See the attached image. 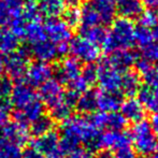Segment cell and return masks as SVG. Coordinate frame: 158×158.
Segmentation results:
<instances>
[{"mask_svg": "<svg viewBox=\"0 0 158 158\" xmlns=\"http://www.w3.org/2000/svg\"><path fill=\"white\" fill-rule=\"evenodd\" d=\"M99 130L92 123L89 116L75 115L63 122L59 135V148L64 154L72 152L81 143L87 146L88 151H95V143Z\"/></svg>", "mask_w": 158, "mask_h": 158, "instance_id": "1", "label": "cell"}, {"mask_svg": "<svg viewBox=\"0 0 158 158\" xmlns=\"http://www.w3.org/2000/svg\"><path fill=\"white\" fill-rule=\"evenodd\" d=\"M135 27L130 19L119 17L113 21L111 29L106 32L102 42L103 50L106 53H112L117 50L130 48L135 43Z\"/></svg>", "mask_w": 158, "mask_h": 158, "instance_id": "2", "label": "cell"}, {"mask_svg": "<svg viewBox=\"0 0 158 158\" xmlns=\"http://www.w3.org/2000/svg\"><path fill=\"white\" fill-rule=\"evenodd\" d=\"M131 142L135 150L142 155H151L158 150V135L154 132L148 122L142 121L135 123L131 128Z\"/></svg>", "mask_w": 158, "mask_h": 158, "instance_id": "3", "label": "cell"}, {"mask_svg": "<svg viewBox=\"0 0 158 158\" xmlns=\"http://www.w3.org/2000/svg\"><path fill=\"white\" fill-rule=\"evenodd\" d=\"M69 52L79 61L85 64H93L100 57V48L98 44L84 37H75L70 40Z\"/></svg>", "mask_w": 158, "mask_h": 158, "instance_id": "4", "label": "cell"}, {"mask_svg": "<svg viewBox=\"0 0 158 158\" xmlns=\"http://www.w3.org/2000/svg\"><path fill=\"white\" fill-rule=\"evenodd\" d=\"M97 68V82L102 90L121 93L122 71L117 70L110 64L108 59L102 60Z\"/></svg>", "mask_w": 158, "mask_h": 158, "instance_id": "5", "label": "cell"}, {"mask_svg": "<svg viewBox=\"0 0 158 158\" xmlns=\"http://www.w3.org/2000/svg\"><path fill=\"white\" fill-rule=\"evenodd\" d=\"M131 138L130 135L125 131L109 130L103 133H99L95 144V151L99 150H114L130 146Z\"/></svg>", "mask_w": 158, "mask_h": 158, "instance_id": "6", "label": "cell"}, {"mask_svg": "<svg viewBox=\"0 0 158 158\" xmlns=\"http://www.w3.org/2000/svg\"><path fill=\"white\" fill-rule=\"evenodd\" d=\"M30 53L26 48L16 50L6 57V67L4 70L8 72L11 79L19 80L24 77L26 69L28 67V57Z\"/></svg>", "mask_w": 158, "mask_h": 158, "instance_id": "7", "label": "cell"}, {"mask_svg": "<svg viewBox=\"0 0 158 158\" xmlns=\"http://www.w3.org/2000/svg\"><path fill=\"white\" fill-rule=\"evenodd\" d=\"M53 68L48 63L37 60L28 64L24 74L26 83L31 87H39L40 85L52 77Z\"/></svg>", "mask_w": 158, "mask_h": 158, "instance_id": "8", "label": "cell"}, {"mask_svg": "<svg viewBox=\"0 0 158 158\" xmlns=\"http://www.w3.org/2000/svg\"><path fill=\"white\" fill-rule=\"evenodd\" d=\"M43 26L46 38L54 43H69V41L72 39L71 27L64 23V19H59L58 17L48 19Z\"/></svg>", "mask_w": 158, "mask_h": 158, "instance_id": "9", "label": "cell"}, {"mask_svg": "<svg viewBox=\"0 0 158 158\" xmlns=\"http://www.w3.org/2000/svg\"><path fill=\"white\" fill-rule=\"evenodd\" d=\"M38 97L39 96L35 94L31 86L28 85L26 82H19L16 85L13 86L9 101L11 106L16 109V111H21Z\"/></svg>", "mask_w": 158, "mask_h": 158, "instance_id": "10", "label": "cell"}, {"mask_svg": "<svg viewBox=\"0 0 158 158\" xmlns=\"http://www.w3.org/2000/svg\"><path fill=\"white\" fill-rule=\"evenodd\" d=\"M39 98L48 109L56 104L63 98V84L57 79H48L39 86Z\"/></svg>", "mask_w": 158, "mask_h": 158, "instance_id": "11", "label": "cell"}, {"mask_svg": "<svg viewBox=\"0 0 158 158\" xmlns=\"http://www.w3.org/2000/svg\"><path fill=\"white\" fill-rule=\"evenodd\" d=\"M29 53L38 60L45 61V63H51L60 57L58 52V45L48 39H44L32 43Z\"/></svg>", "mask_w": 158, "mask_h": 158, "instance_id": "12", "label": "cell"}, {"mask_svg": "<svg viewBox=\"0 0 158 158\" xmlns=\"http://www.w3.org/2000/svg\"><path fill=\"white\" fill-rule=\"evenodd\" d=\"M0 135L23 146L29 138L28 126L27 124L14 119L11 123H6V125L0 129Z\"/></svg>", "mask_w": 158, "mask_h": 158, "instance_id": "13", "label": "cell"}, {"mask_svg": "<svg viewBox=\"0 0 158 158\" xmlns=\"http://www.w3.org/2000/svg\"><path fill=\"white\" fill-rule=\"evenodd\" d=\"M82 72L81 64L74 57L64 58L56 69V77L60 84H69Z\"/></svg>", "mask_w": 158, "mask_h": 158, "instance_id": "14", "label": "cell"}, {"mask_svg": "<svg viewBox=\"0 0 158 158\" xmlns=\"http://www.w3.org/2000/svg\"><path fill=\"white\" fill-rule=\"evenodd\" d=\"M31 148L46 156L59 148V135L56 131L51 130L44 135H38L31 142Z\"/></svg>", "mask_w": 158, "mask_h": 158, "instance_id": "15", "label": "cell"}, {"mask_svg": "<svg viewBox=\"0 0 158 158\" xmlns=\"http://www.w3.org/2000/svg\"><path fill=\"white\" fill-rule=\"evenodd\" d=\"M121 93L116 92H106V90H100L97 92V104L100 111L106 113L116 112L121 109V104L123 102Z\"/></svg>", "mask_w": 158, "mask_h": 158, "instance_id": "16", "label": "cell"}, {"mask_svg": "<svg viewBox=\"0 0 158 158\" xmlns=\"http://www.w3.org/2000/svg\"><path fill=\"white\" fill-rule=\"evenodd\" d=\"M121 111L123 116L127 121H130L132 123H137L142 119H144L145 116V109L142 106V103L137 98L129 97L125 101L122 102Z\"/></svg>", "mask_w": 158, "mask_h": 158, "instance_id": "17", "label": "cell"}, {"mask_svg": "<svg viewBox=\"0 0 158 158\" xmlns=\"http://www.w3.org/2000/svg\"><path fill=\"white\" fill-rule=\"evenodd\" d=\"M44 113V104L38 97L32 102H30L28 106H26L21 111H16L14 114L15 121L22 122V123H32L40 116H42Z\"/></svg>", "mask_w": 158, "mask_h": 158, "instance_id": "18", "label": "cell"}, {"mask_svg": "<svg viewBox=\"0 0 158 158\" xmlns=\"http://www.w3.org/2000/svg\"><path fill=\"white\" fill-rule=\"evenodd\" d=\"M111 57L108 59L110 61V64L113 67L117 69V70L125 72L128 70L130 67H132L133 64H135L138 60V57L132 51H130L129 48L126 50H117L111 53Z\"/></svg>", "mask_w": 158, "mask_h": 158, "instance_id": "19", "label": "cell"}, {"mask_svg": "<svg viewBox=\"0 0 158 158\" xmlns=\"http://www.w3.org/2000/svg\"><path fill=\"white\" fill-rule=\"evenodd\" d=\"M90 3L99 15L101 24H110L115 19L117 13L115 0H92Z\"/></svg>", "mask_w": 158, "mask_h": 158, "instance_id": "20", "label": "cell"}, {"mask_svg": "<svg viewBox=\"0 0 158 158\" xmlns=\"http://www.w3.org/2000/svg\"><path fill=\"white\" fill-rule=\"evenodd\" d=\"M22 0H0V25L10 24L21 15Z\"/></svg>", "mask_w": 158, "mask_h": 158, "instance_id": "21", "label": "cell"}, {"mask_svg": "<svg viewBox=\"0 0 158 158\" xmlns=\"http://www.w3.org/2000/svg\"><path fill=\"white\" fill-rule=\"evenodd\" d=\"M138 100L145 110L153 113L158 112V88L151 85L141 86L138 92Z\"/></svg>", "mask_w": 158, "mask_h": 158, "instance_id": "22", "label": "cell"}, {"mask_svg": "<svg viewBox=\"0 0 158 158\" xmlns=\"http://www.w3.org/2000/svg\"><path fill=\"white\" fill-rule=\"evenodd\" d=\"M140 87H141V80L138 72L127 70L125 73H123L121 89H119L122 95H125L127 97H133L138 94Z\"/></svg>", "mask_w": 158, "mask_h": 158, "instance_id": "23", "label": "cell"}, {"mask_svg": "<svg viewBox=\"0 0 158 158\" xmlns=\"http://www.w3.org/2000/svg\"><path fill=\"white\" fill-rule=\"evenodd\" d=\"M37 3L40 14L48 19H57L66 11L64 0H39Z\"/></svg>", "mask_w": 158, "mask_h": 158, "instance_id": "24", "label": "cell"}, {"mask_svg": "<svg viewBox=\"0 0 158 158\" xmlns=\"http://www.w3.org/2000/svg\"><path fill=\"white\" fill-rule=\"evenodd\" d=\"M19 38L10 28L2 26L0 27V53L9 55L19 50Z\"/></svg>", "mask_w": 158, "mask_h": 158, "instance_id": "25", "label": "cell"}, {"mask_svg": "<svg viewBox=\"0 0 158 158\" xmlns=\"http://www.w3.org/2000/svg\"><path fill=\"white\" fill-rule=\"evenodd\" d=\"M116 11L126 19H135L143 12V6L140 0H115Z\"/></svg>", "mask_w": 158, "mask_h": 158, "instance_id": "26", "label": "cell"}, {"mask_svg": "<svg viewBox=\"0 0 158 158\" xmlns=\"http://www.w3.org/2000/svg\"><path fill=\"white\" fill-rule=\"evenodd\" d=\"M77 110L83 114H92L98 109L97 104V92L96 90H86L82 93L77 102Z\"/></svg>", "mask_w": 158, "mask_h": 158, "instance_id": "27", "label": "cell"}, {"mask_svg": "<svg viewBox=\"0 0 158 158\" xmlns=\"http://www.w3.org/2000/svg\"><path fill=\"white\" fill-rule=\"evenodd\" d=\"M80 15H81V17H80L81 28L101 25V21H100L99 15L96 12V10L94 9V6H92L90 1L83 4L82 9L80 10Z\"/></svg>", "mask_w": 158, "mask_h": 158, "instance_id": "28", "label": "cell"}, {"mask_svg": "<svg viewBox=\"0 0 158 158\" xmlns=\"http://www.w3.org/2000/svg\"><path fill=\"white\" fill-rule=\"evenodd\" d=\"M23 146L0 135V158H22Z\"/></svg>", "mask_w": 158, "mask_h": 158, "instance_id": "29", "label": "cell"}, {"mask_svg": "<svg viewBox=\"0 0 158 158\" xmlns=\"http://www.w3.org/2000/svg\"><path fill=\"white\" fill-rule=\"evenodd\" d=\"M24 39H26L30 44L35 43L41 40L48 39L44 31V26L40 23V21H32L28 22L26 25L25 35Z\"/></svg>", "mask_w": 158, "mask_h": 158, "instance_id": "30", "label": "cell"}, {"mask_svg": "<svg viewBox=\"0 0 158 158\" xmlns=\"http://www.w3.org/2000/svg\"><path fill=\"white\" fill-rule=\"evenodd\" d=\"M73 106H70L68 102H66L64 100V98H61L56 104H54L53 106L50 108V112L53 121H59L64 122L66 119H68L72 114Z\"/></svg>", "mask_w": 158, "mask_h": 158, "instance_id": "31", "label": "cell"}, {"mask_svg": "<svg viewBox=\"0 0 158 158\" xmlns=\"http://www.w3.org/2000/svg\"><path fill=\"white\" fill-rule=\"evenodd\" d=\"M53 127H54V121L52 119V117L48 115H42L31 123L30 132L35 137H38L53 130Z\"/></svg>", "mask_w": 158, "mask_h": 158, "instance_id": "32", "label": "cell"}, {"mask_svg": "<svg viewBox=\"0 0 158 158\" xmlns=\"http://www.w3.org/2000/svg\"><path fill=\"white\" fill-rule=\"evenodd\" d=\"M81 33L82 37H84L85 39L89 40V41L94 42L96 44H99L103 42L106 31L101 27V25H98L93 26V27L81 28Z\"/></svg>", "mask_w": 158, "mask_h": 158, "instance_id": "33", "label": "cell"}, {"mask_svg": "<svg viewBox=\"0 0 158 158\" xmlns=\"http://www.w3.org/2000/svg\"><path fill=\"white\" fill-rule=\"evenodd\" d=\"M127 119L123 116L122 113L116 112H111L108 113L106 116V128H108L109 130H115V131H121L127 125Z\"/></svg>", "mask_w": 158, "mask_h": 158, "instance_id": "34", "label": "cell"}, {"mask_svg": "<svg viewBox=\"0 0 158 158\" xmlns=\"http://www.w3.org/2000/svg\"><path fill=\"white\" fill-rule=\"evenodd\" d=\"M21 15L27 22L39 21L40 12L38 8V3L35 0H27L25 3L22 4Z\"/></svg>", "mask_w": 158, "mask_h": 158, "instance_id": "35", "label": "cell"}, {"mask_svg": "<svg viewBox=\"0 0 158 158\" xmlns=\"http://www.w3.org/2000/svg\"><path fill=\"white\" fill-rule=\"evenodd\" d=\"M141 51L143 59L151 64H158V42L154 40L151 43L142 46Z\"/></svg>", "mask_w": 158, "mask_h": 158, "instance_id": "36", "label": "cell"}, {"mask_svg": "<svg viewBox=\"0 0 158 158\" xmlns=\"http://www.w3.org/2000/svg\"><path fill=\"white\" fill-rule=\"evenodd\" d=\"M152 41H154V37H153V32L151 31V29L142 27V26H140L139 28H135V42L139 44L140 48L151 43Z\"/></svg>", "mask_w": 158, "mask_h": 158, "instance_id": "37", "label": "cell"}, {"mask_svg": "<svg viewBox=\"0 0 158 158\" xmlns=\"http://www.w3.org/2000/svg\"><path fill=\"white\" fill-rule=\"evenodd\" d=\"M139 23L140 26L145 28H154L158 24V15L155 11L148 10L145 12H142L139 16Z\"/></svg>", "mask_w": 158, "mask_h": 158, "instance_id": "38", "label": "cell"}, {"mask_svg": "<svg viewBox=\"0 0 158 158\" xmlns=\"http://www.w3.org/2000/svg\"><path fill=\"white\" fill-rule=\"evenodd\" d=\"M13 81L8 75L0 74V101L9 100L13 89Z\"/></svg>", "mask_w": 158, "mask_h": 158, "instance_id": "39", "label": "cell"}, {"mask_svg": "<svg viewBox=\"0 0 158 158\" xmlns=\"http://www.w3.org/2000/svg\"><path fill=\"white\" fill-rule=\"evenodd\" d=\"M80 10L77 8H70L64 12V21L69 27H75L80 24Z\"/></svg>", "mask_w": 158, "mask_h": 158, "instance_id": "40", "label": "cell"}, {"mask_svg": "<svg viewBox=\"0 0 158 158\" xmlns=\"http://www.w3.org/2000/svg\"><path fill=\"white\" fill-rule=\"evenodd\" d=\"M68 85H69V89L74 90V92L79 93V94H82V93L86 92L87 88H88V86H89L88 85V83L84 80V77H82L81 74H80L77 79H74L73 81H71Z\"/></svg>", "mask_w": 158, "mask_h": 158, "instance_id": "41", "label": "cell"}, {"mask_svg": "<svg viewBox=\"0 0 158 158\" xmlns=\"http://www.w3.org/2000/svg\"><path fill=\"white\" fill-rule=\"evenodd\" d=\"M81 75L84 77L86 82L88 83V85H93L95 82H97V68L93 64H88L87 67L82 70Z\"/></svg>", "mask_w": 158, "mask_h": 158, "instance_id": "42", "label": "cell"}, {"mask_svg": "<svg viewBox=\"0 0 158 158\" xmlns=\"http://www.w3.org/2000/svg\"><path fill=\"white\" fill-rule=\"evenodd\" d=\"M148 85H151L155 88H158V66L152 67L144 75H142Z\"/></svg>", "mask_w": 158, "mask_h": 158, "instance_id": "43", "label": "cell"}, {"mask_svg": "<svg viewBox=\"0 0 158 158\" xmlns=\"http://www.w3.org/2000/svg\"><path fill=\"white\" fill-rule=\"evenodd\" d=\"M11 108V103L9 100H1L0 101V129L6 125L8 121V111Z\"/></svg>", "mask_w": 158, "mask_h": 158, "instance_id": "44", "label": "cell"}, {"mask_svg": "<svg viewBox=\"0 0 158 158\" xmlns=\"http://www.w3.org/2000/svg\"><path fill=\"white\" fill-rule=\"evenodd\" d=\"M67 158H93L92 152L88 151L87 148H77L73 150L72 152L68 153V157Z\"/></svg>", "mask_w": 158, "mask_h": 158, "instance_id": "45", "label": "cell"}, {"mask_svg": "<svg viewBox=\"0 0 158 158\" xmlns=\"http://www.w3.org/2000/svg\"><path fill=\"white\" fill-rule=\"evenodd\" d=\"M115 158H137V155L130 146H125L116 151Z\"/></svg>", "mask_w": 158, "mask_h": 158, "instance_id": "46", "label": "cell"}, {"mask_svg": "<svg viewBox=\"0 0 158 158\" xmlns=\"http://www.w3.org/2000/svg\"><path fill=\"white\" fill-rule=\"evenodd\" d=\"M135 64H137V69H138V72L140 73V74L144 75L146 72H148V70H150L151 68H152V64L148 63V60H145V59H138L137 63H135Z\"/></svg>", "mask_w": 158, "mask_h": 158, "instance_id": "47", "label": "cell"}, {"mask_svg": "<svg viewBox=\"0 0 158 158\" xmlns=\"http://www.w3.org/2000/svg\"><path fill=\"white\" fill-rule=\"evenodd\" d=\"M22 158H43V155L38 152L37 150H35L33 148H27L25 152H23Z\"/></svg>", "mask_w": 158, "mask_h": 158, "instance_id": "48", "label": "cell"}, {"mask_svg": "<svg viewBox=\"0 0 158 158\" xmlns=\"http://www.w3.org/2000/svg\"><path fill=\"white\" fill-rule=\"evenodd\" d=\"M142 6L148 8V10H158V0H142Z\"/></svg>", "mask_w": 158, "mask_h": 158, "instance_id": "49", "label": "cell"}, {"mask_svg": "<svg viewBox=\"0 0 158 158\" xmlns=\"http://www.w3.org/2000/svg\"><path fill=\"white\" fill-rule=\"evenodd\" d=\"M151 126H152L154 132L158 135V112L155 113L151 119Z\"/></svg>", "mask_w": 158, "mask_h": 158, "instance_id": "50", "label": "cell"}, {"mask_svg": "<svg viewBox=\"0 0 158 158\" xmlns=\"http://www.w3.org/2000/svg\"><path fill=\"white\" fill-rule=\"evenodd\" d=\"M64 153L61 152L60 148H58V150L54 151L53 153H51V154L46 155V158H64Z\"/></svg>", "mask_w": 158, "mask_h": 158, "instance_id": "51", "label": "cell"}, {"mask_svg": "<svg viewBox=\"0 0 158 158\" xmlns=\"http://www.w3.org/2000/svg\"><path fill=\"white\" fill-rule=\"evenodd\" d=\"M66 6H70V8H77L81 4L82 0H64Z\"/></svg>", "mask_w": 158, "mask_h": 158, "instance_id": "52", "label": "cell"}, {"mask_svg": "<svg viewBox=\"0 0 158 158\" xmlns=\"http://www.w3.org/2000/svg\"><path fill=\"white\" fill-rule=\"evenodd\" d=\"M4 67H6V57L0 53V74H2V72L4 71Z\"/></svg>", "mask_w": 158, "mask_h": 158, "instance_id": "53", "label": "cell"}, {"mask_svg": "<svg viewBox=\"0 0 158 158\" xmlns=\"http://www.w3.org/2000/svg\"><path fill=\"white\" fill-rule=\"evenodd\" d=\"M96 158H113V157L108 151L104 150V151H102V152H100L99 154L96 156Z\"/></svg>", "mask_w": 158, "mask_h": 158, "instance_id": "54", "label": "cell"}, {"mask_svg": "<svg viewBox=\"0 0 158 158\" xmlns=\"http://www.w3.org/2000/svg\"><path fill=\"white\" fill-rule=\"evenodd\" d=\"M153 37H154V40H157L158 41V24L154 27V30H153Z\"/></svg>", "mask_w": 158, "mask_h": 158, "instance_id": "55", "label": "cell"}, {"mask_svg": "<svg viewBox=\"0 0 158 158\" xmlns=\"http://www.w3.org/2000/svg\"><path fill=\"white\" fill-rule=\"evenodd\" d=\"M142 158H155V157L150 156V155H145V156H144V157H142Z\"/></svg>", "mask_w": 158, "mask_h": 158, "instance_id": "56", "label": "cell"}, {"mask_svg": "<svg viewBox=\"0 0 158 158\" xmlns=\"http://www.w3.org/2000/svg\"><path fill=\"white\" fill-rule=\"evenodd\" d=\"M155 158H158V150L156 151V156H155Z\"/></svg>", "mask_w": 158, "mask_h": 158, "instance_id": "57", "label": "cell"}]
</instances>
